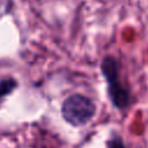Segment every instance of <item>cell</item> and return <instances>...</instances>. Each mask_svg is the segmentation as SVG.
<instances>
[{"label":"cell","mask_w":148,"mask_h":148,"mask_svg":"<svg viewBox=\"0 0 148 148\" xmlns=\"http://www.w3.org/2000/svg\"><path fill=\"white\" fill-rule=\"evenodd\" d=\"M17 87V81L13 77H6L0 81V105L3 102L5 97L12 94Z\"/></svg>","instance_id":"cell-3"},{"label":"cell","mask_w":148,"mask_h":148,"mask_svg":"<svg viewBox=\"0 0 148 148\" xmlns=\"http://www.w3.org/2000/svg\"><path fill=\"white\" fill-rule=\"evenodd\" d=\"M101 71L108 84V94L114 108L124 110L130 105L131 95L128 89L120 80L119 64L112 56H108L102 60Z\"/></svg>","instance_id":"cell-1"},{"label":"cell","mask_w":148,"mask_h":148,"mask_svg":"<svg viewBox=\"0 0 148 148\" xmlns=\"http://www.w3.org/2000/svg\"><path fill=\"white\" fill-rule=\"evenodd\" d=\"M106 148H126V146L120 136L113 135L106 141Z\"/></svg>","instance_id":"cell-4"},{"label":"cell","mask_w":148,"mask_h":148,"mask_svg":"<svg viewBox=\"0 0 148 148\" xmlns=\"http://www.w3.org/2000/svg\"><path fill=\"white\" fill-rule=\"evenodd\" d=\"M96 113L95 103L87 96L73 94L61 105L62 118L72 126H82L89 123Z\"/></svg>","instance_id":"cell-2"}]
</instances>
